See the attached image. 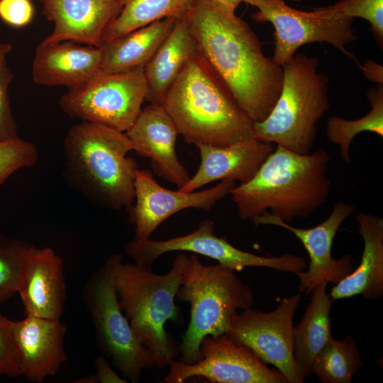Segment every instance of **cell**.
<instances>
[{"label": "cell", "mask_w": 383, "mask_h": 383, "mask_svg": "<svg viewBox=\"0 0 383 383\" xmlns=\"http://www.w3.org/2000/svg\"><path fill=\"white\" fill-rule=\"evenodd\" d=\"M176 19L160 20L104 43L99 74L143 68L167 38Z\"/></svg>", "instance_id": "cell-25"}, {"label": "cell", "mask_w": 383, "mask_h": 383, "mask_svg": "<svg viewBox=\"0 0 383 383\" xmlns=\"http://www.w3.org/2000/svg\"><path fill=\"white\" fill-rule=\"evenodd\" d=\"M11 48L10 44L0 43V60L6 58V56L11 52Z\"/></svg>", "instance_id": "cell-38"}, {"label": "cell", "mask_w": 383, "mask_h": 383, "mask_svg": "<svg viewBox=\"0 0 383 383\" xmlns=\"http://www.w3.org/2000/svg\"><path fill=\"white\" fill-rule=\"evenodd\" d=\"M38 152L32 143L21 139L0 141V185L15 172L36 165Z\"/></svg>", "instance_id": "cell-30"}, {"label": "cell", "mask_w": 383, "mask_h": 383, "mask_svg": "<svg viewBox=\"0 0 383 383\" xmlns=\"http://www.w3.org/2000/svg\"><path fill=\"white\" fill-rule=\"evenodd\" d=\"M308 1H312V0H308Z\"/></svg>", "instance_id": "cell-39"}, {"label": "cell", "mask_w": 383, "mask_h": 383, "mask_svg": "<svg viewBox=\"0 0 383 383\" xmlns=\"http://www.w3.org/2000/svg\"><path fill=\"white\" fill-rule=\"evenodd\" d=\"M13 78V73L7 66L6 58L0 60V141L19 138L8 91L9 86Z\"/></svg>", "instance_id": "cell-32"}, {"label": "cell", "mask_w": 383, "mask_h": 383, "mask_svg": "<svg viewBox=\"0 0 383 383\" xmlns=\"http://www.w3.org/2000/svg\"><path fill=\"white\" fill-rule=\"evenodd\" d=\"M101 59V48L70 40L39 44L32 66L33 79L38 84L72 89L97 75Z\"/></svg>", "instance_id": "cell-21"}, {"label": "cell", "mask_w": 383, "mask_h": 383, "mask_svg": "<svg viewBox=\"0 0 383 383\" xmlns=\"http://www.w3.org/2000/svg\"><path fill=\"white\" fill-rule=\"evenodd\" d=\"M192 0H122V8L108 25L103 44L131 31L186 13Z\"/></svg>", "instance_id": "cell-26"}, {"label": "cell", "mask_w": 383, "mask_h": 383, "mask_svg": "<svg viewBox=\"0 0 383 383\" xmlns=\"http://www.w3.org/2000/svg\"><path fill=\"white\" fill-rule=\"evenodd\" d=\"M126 133L82 121L63 141L66 182L93 204L111 210L131 206L135 199V160Z\"/></svg>", "instance_id": "cell-3"}, {"label": "cell", "mask_w": 383, "mask_h": 383, "mask_svg": "<svg viewBox=\"0 0 383 383\" xmlns=\"http://www.w3.org/2000/svg\"><path fill=\"white\" fill-rule=\"evenodd\" d=\"M200 355L194 363L172 360L164 382L182 383L201 377L212 383H289L279 370L269 368L250 348L226 333L204 337Z\"/></svg>", "instance_id": "cell-12"}, {"label": "cell", "mask_w": 383, "mask_h": 383, "mask_svg": "<svg viewBox=\"0 0 383 383\" xmlns=\"http://www.w3.org/2000/svg\"><path fill=\"white\" fill-rule=\"evenodd\" d=\"M9 330L20 374L28 381L43 382L66 361L67 328L60 319L26 315L20 321L10 320Z\"/></svg>", "instance_id": "cell-16"}, {"label": "cell", "mask_w": 383, "mask_h": 383, "mask_svg": "<svg viewBox=\"0 0 383 383\" xmlns=\"http://www.w3.org/2000/svg\"><path fill=\"white\" fill-rule=\"evenodd\" d=\"M201 164L179 191L192 192L216 180L249 182L275 149V144L250 137L227 146H196Z\"/></svg>", "instance_id": "cell-20"}, {"label": "cell", "mask_w": 383, "mask_h": 383, "mask_svg": "<svg viewBox=\"0 0 383 383\" xmlns=\"http://www.w3.org/2000/svg\"><path fill=\"white\" fill-rule=\"evenodd\" d=\"M363 363L353 336L341 340L331 336L316 355L311 372L322 383H351Z\"/></svg>", "instance_id": "cell-27"}, {"label": "cell", "mask_w": 383, "mask_h": 383, "mask_svg": "<svg viewBox=\"0 0 383 383\" xmlns=\"http://www.w3.org/2000/svg\"><path fill=\"white\" fill-rule=\"evenodd\" d=\"M367 98L371 110L364 116L348 120L332 116L326 121L327 140L340 146V156L348 163H351L350 145L357 135L367 131L383 137V84L370 88Z\"/></svg>", "instance_id": "cell-28"}, {"label": "cell", "mask_w": 383, "mask_h": 383, "mask_svg": "<svg viewBox=\"0 0 383 383\" xmlns=\"http://www.w3.org/2000/svg\"><path fill=\"white\" fill-rule=\"evenodd\" d=\"M283 83L268 116L254 123L253 137L298 154L311 152L318 120L330 108L328 77L318 60L295 54L282 66Z\"/></svg>", "instance_id": "cell-6"}, {"label": "cell", "mask_w": 383, "mask_h": 383, "mask_svg": "<svg viewBox=\"0 0 383 383\" xmlns=\"http://www.w3.org/2000/svg\"><path fill=\"white\" fill-rule=\"evenodd\" d=\"M257 9L252 18L270 22L274 27L272 60L282 66L305 44L329 43L346 56L355 58L347 45L358 37L353 28L354 18L343 14L333 4L303 11L283 0H244Z\"/></svg>", "instance_id": "cell-9"}, {"label": "cell", "mask_w": 383, "mask_h": 383, "mask_svg": "<svg viewBox=\"0 0 383 383\" xmlns=\"http://www.w3.org/2000/svg\"><path fill=\"white\" fill-rule=\"evenodd\" d=\"M110 255L82 288V297L93 322L98 347L122 374L135 383L143 370L155 366L150 352L135 336L122 311L113 281Z\"/></svg>", "instance_id": "cell-8"}, {"label": "cell", "mask_w": 383, "mask_h": 383, "mask_svg": "<svg viewBox=\"0 0 383 383\" xmlns=\"http://www.w3.org/2000/svg\"><path fill=\"white\" fill-rule=\"evenodd\" d=\"M197 52L254 122L265 120L282 90V67L265 56L250 26L207 0H192L186 12Z\"/></svg>", "instance_id": "cell-1"}, {"label": "cell", "mask_w": 383, "mask_h": 383, "mask_svg": "<svg viewBox=\"0 0 383 383\" xmlns=\"http://www.w3.org/2000/svg\"><path fill=\"white\" fill-rule=\"evenodd\" d=\"M113 281L120 307L138 340L152 354L155 366L164 367L174 360L177 350L165 328L168 320L177 321L176 294L187 257L178 255L163 274L136 264L123 263L113 254Z\"/></svg>", "instance_id": "cell-5"}, {"label": "cell", "mask_w": 383, "mask_h": 383, "mask_svg": "<svg viewBox=\"0 0 383 383\" xmlns=\"http://www.w3.org/2000/svg\"><path fill=\"white\" fill-rule=\"evenodd\" d=\"M138 155L150 159L155 174L183 187L190 177L178 160L176 141L179 134L175 123L162 105L150 104L141 109L126 132Z\"/></svg>", "instance_id": "cell-18"}, {"label": "cell", "mask_w": 383, "mask_h": 383, "mask_svg": "<svg viewBox=\"0 0 383 383\" xmlns=\"http://www.w3.org/2000/svg\"><path fill=\"white\" fill-rule=\"evenodd\" d=\"M333 6L346 16L368 21L376 43L382 49L383 0H338Z\"/></svg>", "instance_id": "cell-31"}, {"label": "cell", "mask_w": 383, "mask_h": 383, "mask_svg": "<svg viewBox=\"0 0 383 383\" xmlns=\"http://www.w3.org/2000/svg\"><path fill=\"white\" fill-rule=\"evenodd\" d=\"M301 299V293L284 298L270 312L243 310L233 318L226 333L265 364L274 365L289 383H299L293 357V319Z\"/></svg>", "instance_id": "cell-13"}, {"label": "cell", "mask_w": 383, "mask_h": 383, "mask_svg": "<svg viewBox=\"0 0 383 383\" xmlns=\"http://www.w3.org/2000/svg\"><path fill=\"white\" fill-rule=\"evenodd\" d=\"M177 301L190 304V320L180 344V362L201 359L200 343L206 335L226 333L238 310L251 308L254 294L235 271L221 264L205 265L196 254L187 257Z\"/></svg>", "instance_id": "cell-7"}, {"label": "cell", "mask_w": 383, "mask_h": 383, "mask_svg": "<svg viewBox=\"0 0 383 383\" xmlns=\"http://www.w3.org/2000/svg\"><path fill=\"white\" fill-rule=\"evenodd\" d=\"M196 53L185 13L176 19L167 38L143 67L148 88L145 100L162 105L167 91Z\"/></svg>", "instance_id": "cell-23"}, {"label": "cell", "mask_w": 383, "mask_h": 383, "mask_svg": "<svg viewBox=\"0 0 383 383\" xmlns=\"http://www.w3.org/2000/svg\"><path fill=\"white\" fill-rule=\"evenodd\" d=\"M33 247L0 233V304L17 294L26 261Z\"/></svg>", "instance_id": "cell-29"}, {"label": "cell", "mask_w": 383, "mask_h": 383, "mask_svg": "<svg viewBox=\"0 0 383 383\" xmlns=\"http://www.w3.org/2000/svg\"><path fill=\"white\" fill-rule=\"evenodd\" d=\"M38 1L43 14L54 23L42 45L70 40L101 48L106 27L122 8V0Z\"/></svg>", "instance_id": "cell-17"}, {"label": "cell", "mask_w": 383, "mask_h": 383, "mask_svg": "<svg viewBox=\"0 0 383 383\" xmlns=\"http://www.w3.org/2000/svg\"><path fill=\"white\" fill-rule=\"evenodd\" d=\"M356 218L364 243L360 263L332 287L329 294L332 302L355 295L365 299L383 295V218L364 212H359Z\"/></svg>", "instance_id": "cell-22"}, {"label": "cell", "mask_w": 383, "mask_h": 383, "mask_svg": "<svg viewBox=\"0 0 383 383\" xmlns=\"http://www.w3.org/2000/svg\"><path fill=\"white\" fill-rule=\"evenodd\" d=\"M172 251L201 255L234 271H242L248 267H263L296 274L304 271L308 266L304 257L294 254L264 257L241 250L226 238L216 236L214 222L210 219L202 220L195 231L182 236L159 241L151 238L132 240L125 247V252L135 264L149 270H152L156 259Z\"/></svg>", "instance_id": "cell-11"}, {"label": "cell", "mask_w": 383, "mask_h": 383, "mask_svg": "<svg viewBox=\"0 0 383 383\" xmlns=\"http://www.w3.org/2000/svg\"><path fill=\"white\" fill-rule=\"evenodd\" d=\"M9 321L0 313V375L16 377L21 374L14 356Z\"/></svg>", "instance_id": "cell-34"}, {"label": "cell", "mask_w": 383, "mask_h": 383, "mask_svg": "<svg viewBox=\"0 0 383 383\" xmlns=\"http://www.w3.org/2000/svg\"><path fill=\"white\" fill-rule=\"evenodd\" d=\"M354 206L338 201L330 216L321 223L310 228L292 226L268 211L254 217L255 226L260 225L277 226L292 233L304 246L310 261L306 271L298 272L299 293L308 295L321 282L338 283L354 270L353 257L345 254L338 259L332 257L331 247L335 234L343 222L355 213Z\"/></svg>", "instance_id": "cell-14"}, {"label": "cell", "mask_w": 383, "mask_h": 383, "mask_svg": "<svg viewBox=\"0 0 383 383\" xmlns=\"http://www.w3.org/2000/svg\"><path fill=\"white\" fill-rule=\"evenodd\" d=\"M216 6L221 7L223 10L235 13L236 9L240 3L244 2V0H207Z\"/></svg>", "instance_id": "cell-37"}, {"label": "cell", "mask_w": 383, "mask_h": 383, "mask_svg": "<svg viewBox=\"0 0 383 383\" xmlns=\"http://www.w3.org/2000/svg\"><path fill=\"white\" fill-rule=\"evenodd\" d=\"M33 16L34 6L30 0H0V18L11 26H26Z\"/></svg>", "instance_id": "cell-33"}, {"label": "cell", "mask_w": 383, "mask_h": 383, "mask_svg": "<svg viewBox=\"0 0 383 383\" xmlns=\"http://www.w3.org/2000/svg\"><path fill=\"white\" fill-rule=\"evenodd\" d=\"M326 150L301 155L276 145L254 177L230 192L242 221L268 211L284 222L307 218L327 200L331 182Z\"/></svg>", "instance_id": "cell-2"}, {"label": "cell", "mask_w": 383, "mask_h": 383, "mask_svg": "<svg viewBox=\"0 0 383 383\" xmlns=\"http://www.w3.org/2000/svg\"><path fill=\"white\" fill-rule=\"evenodd\" d=\"M94 374L78 379L77 383H127V379L118 375L110 367L106 359L99 355L94 360Z\"/></svg>", "instance_id": "cell-35"}, {"label": "cell", "mask_w": 383, "mask_h": 383, "mask_svg": "<svg viewBox=\"0 0 383 383\" xmlns=\"http://www.w3.org/2000/svg\"><path fill=\"white\" fill-rule=\"evenodd\" d=\"M147 92L143 68L98 74L69 89L60 106L71 118L126 133L140 113Z\"/></svg>", "instance_id": "cell-10"}, {"label": "cell", "mask_w": 383, "mask_h": 383, "mask_svg": "<svg viewBox=\"0 0 383 383\" xmlns=\"http://www.w3.org/2000/svg\"><path fill=\"white\" fill-rule=\"evenodd\" d=\"M66 289L61 257L51 248L34 246L26 261L17 292L25 314L60 319Z\"/></svg>", "instance_id": "cell-19"}, {"label": "cell", "mask_w": 383, "mask_h": 383, "mask_svg": "<svg viewBox=\"0 0 383 383\" xmlns=\"http://www.w3.org/2000/svg\"><path fill=\"white\" fill-rule=\"evenodd\" d=\"M365 77L377 84H383V67L377 62L369 59L363 65H360Z\"/></svg>", "instance_id": "cell-36"}, {"label": "cell", "mask_w": 383, "mask_h": 383, "mask_svg": "<svg viewBox=\"0 0 383 383\" xmlns=\"http://www.w3.org/2000/svg\"><path fill=\"white\" fill-rule=\"evenodd\" d=\"M235 186L234 181L221 180L216 186L200 192L172 191L157 184L150 171L138 169L135 177V204L126 209L129 220L135 226L133 240L150 238L162 222L183 209L209 210L230 194Z\"/></svg>", "instance_id": "cell-15"}, {"label": "cell", "mask_w": 383, "mask_h": 383, "mask_svg": "<svg viewBox=\"0 0 383 383\" xmlns=\"http://www.w3.org/2000/svg\"><path fill=\"white\" fill-rule=\"evenodd\" d=\"M328 283L323 282L311 292L310 302L301 320L293 329V357L299 383L312 374L316 355L332 335L331 310L332 301L326 292Z\"/></svg>", "instance_id": "cell-24"}, {"label": "cell", "mask_w": 383, "mask_h": 383, "mask_svg": "<svg viewBox=\"0 0 383 383\" xmlns=\"http://www.w3.org/2000/svg\"><path fill=\"white\" fill-rule=\"evenodd\" d=\"M188 144L227 146L253 136L254 122L197 53L162 105Z\"/></svg>", "instance_id": "cell-4"}]
</instances>
